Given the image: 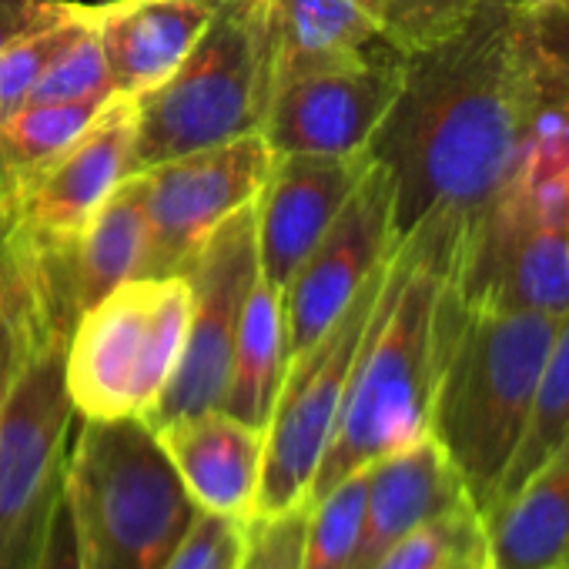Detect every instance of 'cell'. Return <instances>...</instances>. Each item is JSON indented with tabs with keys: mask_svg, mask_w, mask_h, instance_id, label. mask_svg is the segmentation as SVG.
I'll return each instance as SVG.
<instances>
[{
	"mask_svg": "<svg viewBox=\"0 0 569 569\" xmlns=\"http://www.w3.org/2000/svg\"><path fill=\"white\" fill-rule=\"evenodd\" d=\"M542 114L522 18L496 0H479L449 41L409 54L402 91L369 141L372 161L392 178L396 234L439 224L469 251Z\"/></svg>",
	"mask_w": 569,
	"mask_h": 569,
	"instance_id": "1",
	"label": "cell"
},
{
	"mask_svg": "<svg viewBox=\"0 0 569 569\" xmlns=\"http://www.w3.org/2000/svg\"><path fill=\"white\" fill-rule=\"evenodd\" d=\"M452 271L456 251L432 231L416 228L396 241L309 502L346 476L429 436L432 392L459 302Z\"/></svg>",
	"mask_w": 569,
	"mask_h": 569,
	"instance_id": "2",
	"label": "cell"
},
{
	"mask_svg": "<svg viewBox=\"0 0 569 569\" xmlns=\"http://www.w3.org/2000/svg\"><path fill=\"white\" fill-rule=\"evenodd\" d=\"M556 319L456 302L432 392L429 436L452 462L479 516L519 446Z\"/></svg>",
	"mask_w": 569,
	"mask_h": 569,
	"instance_id": "3",
	"label": "cell"
},
{
	"mask_svg": "<svg viewBox=\"0 0 569 569\" xmlns=\"http://www.w3.org/2000/svg\"><path fill=\"white\" fill-rule=\"evenodd\" d=\"M64 499L81 569H164L201 512L144 419H78Z\"/></svg>",
	"mask_w": 569,
	"mask_h": 569,
	"instance_id": "4",
	"label": "cell"
},
{
	"mask_svg": "<svg viewBox=\"0 0 569 569\" xmlns=\"http://www.w3.org/2000/svg\"><path fill=\"white\" fill-rule=\"evenodd\" d=\"M274 94L268 0H218L184 61L131 98V174L261 134Z\"/></svg>",
	"mask_w": 569,
	"mask_h": 569,
	"instance_id": "5",
	"label": "cell"
},
{
	"mask_svg": "<svg viewBox=\"0 0 569 569\" xmlns=\"http://www.w3.org/2000/svg\"><path fill=\"white\" fill-rule=\"evenodd\" d=\"M191 284L138 274L74 322L64 379L78 419H148L184 349Z\"/></svg>",
	"mask_w": 569,
	"mask_h": 569,
	"instance_id": "6",
	"label": "cell"
},
{
	"mask_svg": "<svg viewBox=\"0 0 569 569\" xmlns=\"http://www.w3.org/2000/svg\"><path fill=\"white\" fill-rule=\"evenodd\" d=\"M71 336H51L0 399V569H34L58 516L78 412L64 379Z\"/></svg>",
	"mask_w": 569,
	"mask_h": 569,
	"instance_id": "7",
	"label": "cell"
},
{
	"mask_svg": "<svg viewBox=\"0 0 569 569\" xmlns=\"http://www.w3.org/2000/svg\"><path fill=\"white\" fill-rule=\"evenodd\" d=\"M392 251L366 278L346 312L326 329V336L289 359L271 416L264 422V466L254 516H274L309 502L316 472L339 426L362 339L382 296Z\"/></svg>",
	"mask_w": 569,
	"mask_h": 569,
	"instance_id": "8",
	"label": "cell"
},
{
	"mask_svg": "<svg viewBox=\"0 0 569 569\" xmlns=\"http://www.w3.org/2000/svg\"><path fill=\"white\" fill-rule=\"evenodd\" d=\"M181 274L191 284V316L181 362L164 396L144 419L151 429L184 416L221 409L238 319L244 309V296L258 274L251 204L218 224Z\"/></svg>",
	"mask_w": 569,
	"mask_h": 569,
	"instance_id": "9",
	"label": "cell"
},
{
	"mask_svg": "<svg viewBox=\"0 0 569 569\" xmlns=\"http://www.w3.org/2000/svg\"><path fill=\"white\" fill-rule=\"evenodd\" d=\"M271 158L261 134H244L134 174L148 218L144 274H181L218 224L254 204Z\"/></svg>",
	"mask_w": 569,
	"mask_h": 569,
	"instance_id": "10",
	"label": "cell"
},
{
	"mask_svg": "<svg viewBox=\"0 0 569 569\" xmlns=\"http://www.w3.org/2000/svg\"><path fill=\"white\" fill-rule=\"evenodd\" d=\"M396 241L392 178L379 161H372L339 218L281 289L292 356L326 336V329L346 312L366 278L389 258Z\"/></svg>",
	"mask_w": 569,
	"mask_h": 569,
	"instance_id": "11",
	"label": "cell"
},
{
	"mask_svg": "<svg viewBox=\"0 0 569 569\" xmlns=\"http://www.w3.org/2000/svg\"><path fill=\"white\" fill-rule=\"evenodd\" d=\"M402 78L406 58L382 51L289 81L268 104L261 138L271 154H362L392 111Z\"/></svg>",
	"mask_w": 569,
	"mask_h": 569,
	"instance_id": "12",
	"label": "cell"
},
{
	"mask_svg": "<svg viewBox=\"0 0 569 569\" xmlns=\"http://www.w3.org/2000/svg\"><path fill=\"white\" fill-rule=\"evenodd\" d=\"M372 158L362 154H274L251 204L258 271L284 289L306 254L339 218Z\"/></svg>",
	"mask_w": 569,
	"mask_h": 569,
	"instance_id": "13",
	"label": "cell"
},
{
	"mask_svg": "<svg viewBox=\"0 0 569 569\" xmlns=\"http://www.w3.org/2000/svg\"><path fill=\"white\" fill-rule=\"evenodd\" d=\"M131 98H111L104 111L64 151L18 174L21 228L38 238L68 241L131 178Z\"/></svg>",
	"mask_w": 569,
	"mask_h": 569,
	"instance_id": "14",
	"label": "cell"
},
{
	"mask_svg": "<svg viewBox=\"0 0 569 569\" xmlns=\"http://www.w3.org/2000/svg\"><path fill=\"white\" fill-rule=\"evenodd\" d=\"M154 432L198 509L234 522L254 519L264 429L241 422L224 409H208L164 422Z\"/></svg>",
	"mask_w": 569,
	"mask_h": 569,
	"instance_id": "15",
	"label": "cell"
},
{
	"mask_svg": "<svg viewBox=\"0 0 569 569\" xmlns=\"http://www.w3.org/2000/svg\"><path fill=\"white\" fill-rule=\"evenodd\" d=\"M218 0H104L84 4L98 34L108 84L118 98H138L161 84L194 48Z\"/></svg>",
	"mask_w": 569,
	"mask_h": 569,
	"instance_id": "16",
	"label": "cell"
},
{
	"mask_svg": "<svg viewBox=\"0 0 569 569\" xmlns=\"http://www.w3.org/2000/svg\"><path fill=\"white\" fill-rule=\"evenodd\" d=\"M362 542L352 569H376V562L422 522L466 506L469 496L452 462L432 436L382 456L369 469Z\"/></svg>",
	"mask_w": 569,
	"mask_h": 569,
	"instance_id": "17",
	"label": "cell"
},
{
	"mask_svg": "<svg viewBox=\"0 0 569 569\" xmlns=\"http://www.w3.org/2000/svg\"><path fill=\"white\" fill-rule=\"evenodd\" d=\"M268 38L274 91L319 71L396 51L382 41L359 0H268Z\"/></svg>",
	"mask_w": 569,
	"mask_h": 569,
	"instance_id": "18",
	"label": "cell"
},
{
	"mask_svg": "<svg viewBox=\"0 0 569 569\" xmlns=\"http://www.w3.org/2000/svg\"><path fill=\"white\" fill-rule=\"evenodd\" d=\"M482 526L489 569H556L569 542V439Z\"/></svg>",
	"mask_w": 569,
	"mask_h": 569,
	"instance_id": "19",
	"label": "cell"
},
{
	"mask_svg": "<svg viewBox=\"0 0 569 569\" xmlns=\"http://www.w3.org/2000/svg\"><path fill=\"white\" fill-rule=\"evenodd\" d=\"M144 258H148V218H144L138 178L131 174L94 211V218L84 224L78 238L61 241L64 281L78 309V319L108 292H114L118 284L144 274Z\"/></svg>",
	"mask_w": 569,
	"mask_h": 569,
	"instance_id": "20",
	"label": "cell"
},
{
	"mask_svg": "<svg viewBox=\"0 0 569 569\" xmlns=\"http://www.w3.org/2000/svg\"><path fill=\"white\" fill-rule=\"evenodd\" d=\"M51 336H71V326L54 306L41 241L18 228L0 244V399Z\"/></svg>",
	"mask_w": 569,
	"mask_h": 569,
	"instance_id": "21",
	"label": "cell"
},
{
	"mask_svg": "<svg viewBox=\"0 0 569 569\" xmlns=\"http://www.w3.org/2000/svg\"><path fill=\"white\" fill-rule=\"evenodd\" d=\"M289 359L292 352H289V326H284L281 289L258 271L238 319L221 409L241 422L264 429L284 369H289Z\"/></svg>",
	"mask_w": 569,
	"mask_h": 569,
	"instance_id": "22",
	"label": "cell"
},
{
	"mask_svg": "<svg viewBox=\"0 0 569 569\" xmlns=\"http://www.w3.org/2000/svg\"><path fill=\"white\" fill-rule=\"evenodd\" d=\"M566 439H569V312L556 319V336L546 352L519 446L499 479L492 506L509 499L536 469H542L562 449Z\"/></svg>",
	"mask_w": 569,
	"mask_h": 569,
	"instance_id": "23",
	"label": "cell"
},
{
	"mask_svg": "<svg viewBox=\"0 0 569 569\" xmlns=\"http://www.w3.org/2000/svg\"><path fill=\"white\" fill-rule=\"evenodd\" d=\"M114 94L71 98V101H31L0 121V158L14 174H24L58 151H64L74 138L88 131V124L104 111Z\"/></svg>",
	"mask_w": 569,
	"mask_h": 569,
	"instance_id": "24",
	"label": "cell"
},
{
	"mask_svg": "<svg viewBox=\"0 0 569 569\" xmlns=\"http://www.w3.org/2000/svg\"><path fill=\"white\" fill-rule=\"evenodd\" d=\"M486 526L472 502L456 506L402 536L376 569H486Z\"/></svg>",
	"mask_w": 569,
	"mask_h": 569,
	"instance_id": "25",
	"label": "cell"
},
{
	"mask_svg": "<svg viewBox=\"0 0 569 569\" xmlns=\"http://www.w3.org/2000/svg\"><path fill=\"white\" fill-rule=\"evenodd\" d=\"M366 489L369 472L359 469L309 502L302 569H352L362 542Z\"/></svg>",
	"mask_w": 569,
	"mask_h": 569,
	"instance_id": "26",
	"label": "cell"
},
{
	"mask_svg": "<svg viewBox=\"0 0 569 569\" xmlns=\"http://www.w3.org/2000/svg\"><path fill=\"white\" fill-rule=\"evenodd\" d=\"M382 41L402 58L429 51L466 28L479 0H359Z\"/></svg>",
	"mask_w": 569,
	"mask_h": 569,
	"instance_id": "27",
	"label": "cell"
},
{
	"mask_svg": "<svg viewBox=\"0 0 569 569\" xmlns=\"http://www.w3.org/2000/svg\"><path fill=\"white\" fill-rule=\"evenodd\" d=\"M542 108L569 121V4L522 18Z\"/></svg>",
	"mask_w": 569,
	"mask_h": 569,
	"instance_id": "28",
	"label": "cell"
},
{
	"mask_svg": "<svg viewBox=\"0 0 569 569\" xmlns=\"http://www.w3.org/2000/svg\"><path fill=\"white\" fill-rule=\"evenodd\" d=\"M78 24H81V4H78L74 18H68L64 24L38 31V34L11 44L8 51H0V121H8L14 111H21L31 101L48 64L74 38Z\"/></svg>",
	"mask_w": 569,
	"mask_h": 569,
	"instance_id": "29",
	"label": "cell"
},
{
	"mask_svg": "<svg viewBox=\"0 0 569 569\" xmlns=\"http://www.w3.org/2000/svg\"><path fill=\"white\" fill-rule=\"evenodd\" d=\"M94 94H114V91L108 84V68H104L98 34L81 4V24H78L74 38L48 64L31 101H71V98H94Z\"/></svg>",
	"mask_w": 569,
	"mask_h": 569,
	"instance_id": "30",
	"label": "cell"
},
{
	"mask_svg": "<svg viewBox=\"0 0 569 569\" xmlns=\"http://www.w3.org/2000/svg\"><path fill=\"white\" fill-rule=\"evenodd\" d=\"M306 516L309 502L274 516L248 519L238 569H302Z\"/></svg>",
	"mask_w": 569,
	"mask_h": 569,
	"instance_id": "31",
	"label": "cell"
},
{
	"mask_svg": "<svg viewBox=\"0 0 569 569\" xmlns=\"http://www.w3.org/2000/svg\"><path fill=\"white\" fill-rule=\"evenodd\" d=\"M244 526L248 522H234L201 509L164 569H238Z\"/></svg>",
	"mask_w": 569,
	"mask_h": 569,
	"instance_id": "32",
	"label": "cell"
},
{
	"mask_svg": "<svg viewBox=\"0 0 569 569\" xmlns=\"http://www.w3.org/2000/svg\"><path fill=\"white\" fill-rule=\"evenodd\" d=\"M74 0H0V51L74 18Z\"/></svg>",
	"mask_w": 569,
	"mask_h": 569,
	"instance_id": "33",
	"label": "cell"
},
{
	"mask_svg": "<svg viewBox=\"0 0 569 569\" xmlns=\"http://www.w3.org/2000/svg\"><path fill=\"white\" fill-rule=\"evenodd\" d=\"M34 569H81L78 566V546H74V526H71V509H68V499L61 496V506H58V516L51 522V532L44 539V549H41V559Z\"/></svg>",
	"mask_w": 569,
	"mask_h": 569,
	"instance_id": "34",
	"label": "cell"
},
{
	"mask_svg": "<svg viewBox=\"0 0 569 569\" xmlns=\"http://www.w3.org/2000/svg\"><path fill=\"white\" fill-rule=\"evenodd\" d=\"M21 228V198H18V174L0 158V244Z\"/></svg>",
	"mask_w": 569,
	"mask_h": 569,
	"instance_id": "35",
	"label": "cell"
},
{
	"mask_svg": "<svg viewBox=\"0 0 569 569\" xmlns=\"http://www.w3.org/2000/svg\"><path fill=\"white\" fill-rule=\"evenodd\" d=\"M499 8L519 14V18H532V14H542V11H552V8H562L569 0H496Z\"/></svg>",
	"mask_w": 569,
	"mask_h": 569,
	"instance_id": "36",
	"label": "cell"
},
{
	"mask_svg": "<svg viewBox=\"0 0 569 569\" xmlns=\"http://www.w3.org/2000/svg\"><path fill=\"white\" fill-rule=\"evenodd\" d=\"M556 569H569V542H566V549H562V556H559Z\"/></svg>",
	"mask_w": 569,
	"mask_h": 569,
	"instance_id": "37",
	"label": "cell"
},
{
	"mask_svg": "<svg viewBox=\"0 0 569 569\" xmlns=\"http://www.w3.org/2000/svg\"><path fill=\"white\" fill-rule=\"evenodd\" d=\"M486 569H489V566H486Z\"/></svg>",
	"mask_w": 569,
	"mask_h": 569,
	"instance_id": "38",
	"label": "cell"
}]
</instances>
